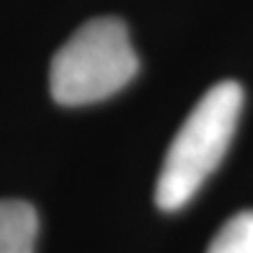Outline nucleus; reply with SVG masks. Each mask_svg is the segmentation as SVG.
Instances as JSON below:
<instances>
[{
  "instance_id": "3",
  "label": "nucleus",
  "mask_w": 253,
  "mask_h": 253,
  "mask_svg": "<svg viewBox=\"0 0 253 253\" xmlns=\"http://www.w3.org/2000/svg\"><path fill=\"white\" fill-rule=\"evenodd\" d=\"M36 209L21 199H0V253H33Z\"/></svg>"
},
{
  "instance_id": "1",
  "label": "nucleus",
  "mask_w": 253,
  "mask_h": 253,
  "mask_svg": "<svg viewBox=\"0 0 253 253\" xmlns=\"http://www.w3.org/2000/svg\"><path fill=\"white\" fill-rule=\"evenodd\" d=\"M244 108L239 82L213 84L197 101L164 155L155 185V202L162 211H178L195 197L204 181L225 157Z\"/></svg>"
},
{
  "instance_id": "2",
  "label": "nucleus",
  "mask_w": 253,
  "mask_h": 253,
  "mask_svg": "<svg viewBox=\"0 0 253 253\" xmlns=\"http://www.w3.org/2000/svg\"><path fill=\"white\" fill-rule=\"evenodd\" d=\"M138 73L129 31L115 17L82 24L49 66V91L61 106H87L113 96Z\"/></svg>"
},
{
  "instance_id": "4",
  "label": "nucleus",
  "mask_w": 253,
  "mask_h": 253,
  "mask_svg": "<svg viewBox=\"0 0 253 253\" xmlns=\"http://www.w3.org/2000/svg\"><path fill=\"white\" fill-rule=\"evenodd\" d=\"M207 253H253V211H242L218 230Z\"/></svg>"
}]
</instances>
